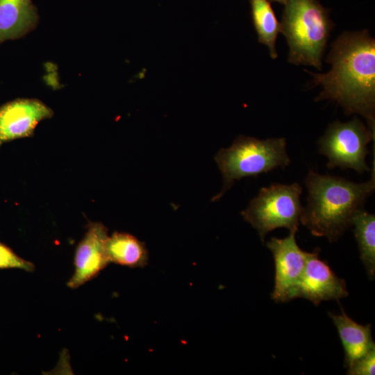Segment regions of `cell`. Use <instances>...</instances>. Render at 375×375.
<instances>
[{
    "instance_id": "1",
    "label": "cell",
    "mask_w": 375,
    "mask_h": 375,
    "mask_svg": "<svg viewBox=\"0 0 375 375\" xmlns=\"http://www.w3.org/2000/svg\"><path fill=\"white\" fill-rule=\"evenodd\" d=\"M326 62V73L312 75V87L323 90L315 101L330 99L346 115L359 114L375 133V40L367 30L345 31L331 45Z\"/></svg>"
},
{
    "instance_id": "2",
    "label": "cell",
    "mask_w": 375,
    "mask_h": 375,
    "mask_svg": "<svg viewBox=\"0 0 375 375\" xmlns=\"http://www.w3.org/2000/svg\"><path fill=\"white\" fill-rule=\"evenodd\" d=\"M308 190L307 206L303 208L300 223L312 235L325 237L333 243L352 226L355 213L362 208L375 190V166L371 178L355 183L331 175L309 171L304 179Z\"/></svg>"
},
{
    "instance_id": "3",
    "label": "cell",
    "mask_w": 375,
    "mask_h": 375,
    "mask_svg": "<svg viewBox=\"0 0 375 375\" xmlns=\"http://www.w3.org/2000/svg\"><path fill=\"white\" fill-rule=\"evenodd\" d=\"M281 32L288 47V62L321 70L322 57L334 24L329 9L317 0H287Z\"/></svg>"
},
{
    "instance_id": "4",
    "label": "cell",
    "mask_w": 375,
    "mask_h": 375,
    "mask_svg": "<svg viewBox=\"0 0 375 375\" xmlns=\"http://www.w3.org/2000/svg\"><path fill=\"white\" fill-rule=\"evenodd\" d=\"M215 160L222 174V190L212 199L217 201L236 181L244 177H257L277 167L290 163L285 138L259 140L240 135L228 148L221 149Z\"/></svg>"
},
{
    "instance_id": "5",
    "label": "cell",
    "mask_w": 375,
    "mask_h": 375,
    "mask_svg": "<svg viewBox=\"0 0 375 375\" xmlns=\"http://www.w3.org/2000/svg\"><path fill=\"white\" fill-rule=\"evenodd\" d=\"M301 193L302 188L297 183L271 184L260 190L241 215L257 231L262 243L266 235L278 228L297 233L303 208Z\"/></svg>"
},
{
    "instance_id": "6",
    "label": "cell",
    "mask_w": 375,
    "mask_h": 375,
    "mask_svg": "<svg viewBox=\"0 0 375 375\" xmlns=\"http://www.w3.org/2000/svg\"><path fill=\"white\" fill-rule=\"evenodd\" d=\"M375 133L357 117L345 123L333 122L318 141L319 151L327 157L329 169H353L359 174L369 172L366 162L367 144Z\"/></svg>"
},
{
    "instance_id": "7",
    "label": "cell",
    "mask_w": 375,
    "mask_h": 375,
    "mask_svg": "<svg viewBox=\"0 0 375 375\" xmlns=\"http://www.w3.org/2000/svg\"><path fill=\"white\" fill-rule=\"evenodd\" d=\"M295 234L290 232L283 238L272 237L266 243L275 265L274 287L271 297L277 303L292 299L306 264L307 251L298 246Z\"/></svg>"
},
{
    "instance_id": "8",
    "label": "cell",
    "mask_w": 375,
    "mask_h": 375,
    "mask_svg": "<svg viewBox=\"0 0 375 375\" xmlns=\"http://www.w3.org/2000/svg\"><path fill=\"white\" fill-rule=\"evenodd\" d=\"M319 248L307 252L303 274L292 295L318 306L323 301L339 300L348 296L345 280L339 278L326 260L319 258Z\"/></svg>"
},
{
    "instance_id": "9",
    "label": "cell",
    "mask_w": 375,
    "mask_h": 375,
    "mask_svg": "<svg viewBox=\"0 0 375 375\" xmlns=\"http://www.w3.org/2000/svg\"><path fill=\"white\" fill-rule=\"evenodd\" d=\"M106 227L99 222L90 223L88 230L78 245L74 257V272L67 283L76 289L96 276L110 262L106 242Z\"/></svg>"
},
{
    "instance_id": "10",
    "label": "cell",
    "mask_w": 375,
    "mask_h": 375,
    "mask_svg": "<svg viewBox=\"0 0 375 375\" xmlns=\"http://www.w3.org/2000/svg\"><path fill=\"white\" fill-rule=\"evenodd\" d=\"M53 111L38 99H17L0 107V146L33 135L40 122L51 117Z\"/></svg>"
},
{
    "instance_id": "11",
    "label": "cell",
    "mask_w": 375,
    "mask_h": 375,
    "mask_svg": "<svg viewBox=\"0 0 375 375\" xmlns=\"http://www.w3.org/2000/svg\"><path fill=\"white\" fill-rule=\"evenodd\" d=\"M339 315L328 312V314L335 326L344 352V365L347 367L356 360L375 349L372 334V325L360 324L345 312L340 305Z\"/></svg>"
},
{
    "instance_id": "12",
    "label": "cell",
    "mask_w": 375,
    "mask_h": 375,
    "mask_svg": "<svg viewBox=\"0 0 375 375\" xmlns=\"http://www.w3.org/2000/svg\"><path fill=\"white\" fill-rule=\"evenodd\" d=\"M38 22L32 0H0V44L26 35Z\"/></svg>"
},
{
    "instance_id": "13",
    "label": "cell",
    "mask_w": 375,
    "mask_h": 375,
    "mask_svg": "<svg viewBox=\"0 0 375 375\" xmlns=\"http://www.w3.org/2000/svg\"><path fill=\"white\" fill-rule=\"evenodd\" d=\"M106 249L110 262L129 267H144L148 263L144 243L131 234L113 233L106 240Z\"/></svg>"
},
{
    "instance_id": "14",
    "label": "cell",
    "mask_w": 375,
    "mask_h": 375,
    "mask_svg": "<svg viewBox=\"0 0 375 375\" xmlns=\"http://www.w3.org/2000/svg\"><path fill=\"white\" fill-rule=\"evenodd\" d=\"M352 226L360 252V258L364 265L368 278L375 277V216L358 210L353 217Z\"/></svg>"
},
{
    "instance_id": "15",
    "label": "cell",
    "mask_w": 375,
    "mask_h": 375,
    "mask_svg": "<svg viewBox=\"0 0 375 375\" xmlns=\"http://www.w3.org/2000/svg\"><path fill=\"white\" fill-rule=\"evenodd\" d=\"M251 17L258 35V42L266 45L272 58L276 59V41L281 24L278 22L274 10L267 0H250Z\"/></svg>"
},
{
    "instance_id": "16",
    "label": "cell",
    "mask_w": 375,
    "mask_h": 375,
    "mask_svg": "<svg viewBox=\"0 0 375 375\" xmlns=\"http://www.w3.org/2000/svg\"><path fill=\"white\" fill-rule=\"evenodd\" d=\"M10 268L32 272L35 266L33 263L18 256L11 249L0 242V269Z\"/></svg>"
},
{
    "instance_id": "17",
    "label": "cell",
    "mask_w": 375,
    "mask_h": 375,
    "mask_svg": "<svg viewBox=\"0 0 375 375\" xmlns=\"http://www.w3.org/2000/svg\"><path fill=\"white\" fill-rule=\"evenodd\" d=\"M349 375H374L375 349L356 360L347 367Z\"/></svg>"
},
{
    "instance_id": "18",
    "label": "cell",
    "mask_w": 375,
    "mask_h": 375,
    "mask_svg": "<svg viewBox=\"0 0 375 375\" xmlns=\"http://www.w3.org/2000/svg\"><path fill=\"white\" fill-rule=\"evenodd\" d=\"M269 1H276L281 4L285 5L287 0H269Z\"/></svg>"
}]
</instances>
